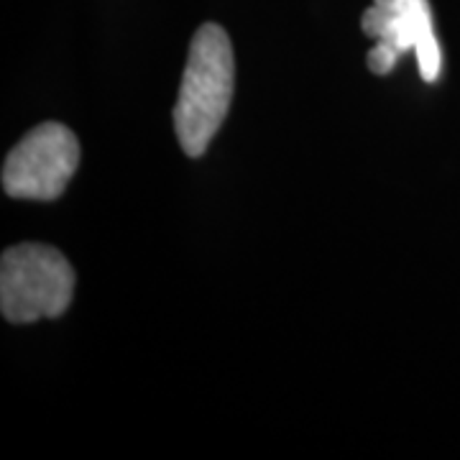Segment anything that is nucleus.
<instances>
[{"instance_id":"5","label":"nucleus","mask_w":460,"mask_h":460,"mask_svg":"<svg viewBox=\"0 0 460 460\" xmlns=\"http://www.w3.org/2000/svg\"><path fill=\"white\" fill-rule=\"evenodd\" d=\"M366 62H368V69H371L374 75H389L396 66V62H399V51L392 49V47L384 44V41H376L374 49L368 51Z\"/></svg>"},{"instance_id":"1","label":"nucleus","mask_w":460,"mask_h":460,"mask_svg":"<svg viewBox=\"0 0 460 460\" xmlns=\"http://www.w3.org/2000/svg\"><path fill=\"white\" fill-rule=\"evenodd\" d=\"M235 87V62L228 33L205 23L190 44L174 105V128L187 156H202L220 131Z\"/></svg>"},{"instance_id":"3","label":"nucleus","mask_w":460,"mask_h":460,"mask_svg":"<svg viewBox=\"0 0 460 460\" xmlns=\"http://www.w3.org/2000/svg\"><path fill=\"white\" fill-rule=\"evenodd\" d=\"M77 164V136L62 123H41L26 133L5 156L3 190L16 199L51 202L65 192Z\"/></svg>"},{"instance_id":"2","label":"nucleus","mask_w":460,"mask_h":460,"mask_svg":"<svg viewBox=\"0 0 460 460\" xmlns=\"http://www.w3.org/2000/svg\"><path fill=\"white\" fill-rule=\"evenodd\" d=\"M75 295V271L51 246L21 243L0 261V310L8 323L26 325L59 317Z\"/></svg>"},{"instance_id":"4","label":"nucleus","mask_w":460,"mask_h":460,"mask_svg":"<svg viewBox=\"0 0 460 460\" xmlns=\"http://www.w3.org/2000/svg\"><path fill=\"white\" fill-rule=\"evenodd\" d=\"M363 31L371 39L407 54L414 49L425 83H435L443 69V51L432 26L428 0H374L363 13Z\"/></svg>"}]
</instances>
